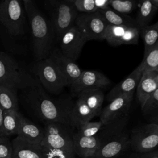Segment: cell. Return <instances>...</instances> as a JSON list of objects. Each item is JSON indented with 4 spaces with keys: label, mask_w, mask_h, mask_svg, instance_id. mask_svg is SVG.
Masks as SVG:
<instances>
[{
    "label": "cell",
    "mask_w": 158,
    "mask_h": 158,
    "mask_svg": "<svg viewBox=\"0 0 158 158\" xmlns=\"http://www.w3.org/2000/svg\"><path fill=\"white\" fill-rule=\"evenodd\" d=\"M21 90L22 105L32 117L44 125L59 122L70 126V115L73 105L70 99L50 96L38 78L28 75Z\"/></svg>",
    "instance_id": "cell-1"
},
{
    "label": "cell",
    "mask_w": 158,
    "mask_h": 158,
    "mask_svg": "<svg viewBox=\"0 0 158 158\" xmlns=\"http://www.w3.org/2000/svg\"><path fill=\"white\" fill-rule=\"evenodd\" d=\"M31 29L33 50L36 61L49 57L53 49L56 36L52 24L38 9L32 0L24 2Z\"/></svg>",
    "instance_id": "cell-2"
},
{
    "label": "cell",
    "mask_w": 158,
    "mask_h": 158,
    "mask_svg": "<svg viewBox=\"0 0 158 158\" xmlns=\"http://www.w3.org/2000/svg\"><path fill=\"white\" fill-rule=\"evenodd\" d=\"M36 62L33 70L42 87L50 94H60L67 83L56 64L49 57Z\"/></svg>",
    "instance_id": "cell-3"
},
{
    "label": "cell",
    "mask_w": 158,
    "mask_h": 158,
    "mask_svg": "<svg viewBox=\"0 0 158 158\" xmlns=\"http://www.w3.org/2000/svg\"><path fill=\"white\" fill-rule=\"evenodd\" d=\"M48 4L56 40L59 41L61 35L75 25L78 12L74 4L65 0H49Z\"/></svg>",
    "instance_id": "cell-4"
},
{
    "label": "cell",
    "mask_w": 158,
    "mask_h": 158,
    "mask_svg": "<svg viewBox=\"0 0 158 158\" xmlns=\"http://www.w3.org/2000/svg\"><path fill=\"white\" fill-rule=\"evenodd\" d=\"M21 1L2 0L0 4V23L12 36L25 33V19Z\"/></svg>",
    "instance_id": "cell-5"
},
{
    "label": "cell",
    "mask_w": 158,
    "mask_h": 158,
    "mask_svg": "<svg viewBox=\"0 0 158 158\" xmlns=\"http://www.w3.org/2000/svg\"><path fill=\"white\" fill-rule=\"evenodd\" d=\"M72 128L69 125L59 122L44 125V136L41 144L50 148L73 151Z\"/></svg>",
    "instance_id": "cell-6"
},
{
    "label": "cell",
    "mask_w": 158,
    "mask_h": 158,
    "mask_svg": "<svg viewBox=\"0 0 158 158\" xmlns=\"http://www.w3.org/2000/svg\"><path fill=\"white\" fill-rule=\"evenodd\" d=\"M130 148L139 152L158 149V123L150 122L133 129L130 133Z\"/></svg>",
    "instance_id": "cell-7"
},
{
    "label": "cell",
    "mask_w": 158,
    "mask_h": 158,
    "mask_svg": "<svg viewBox=\"0 0 158 158\" xmlns=\"http://www.w3.org/2000/svg\"><path fill=\"white\" fill-rule=\"evenodd\" d=\"M75 25L87 42L105 40L107 24L97 11L91 13L78 12Z\"/></svg>",
    "instance_id": "cell-8"
},
{
    "label": "cell",
    "mask_w": 158,
    "mask_h": 158,
    "mask_svg": "<svg viewBox=\"0 0 158 158\" xmlns=\"http://www.w3.org/2000/svg\"><path fill=\"white\" fill-rule=\"evenodd\" d=\"M27 74L24 73L17 62L7 54L0 51V85H6L21 89Z\"/></svg>",
    "instance_id": "cell-9"
},
{
    "label": "cell",
    "mask_w": 158,
    "mask_h": 158,
    "mask_svg": "<svg viewBox=\"0 0 158 158\" xmlns=\"http://www.w3.org/2000/svg\"><path fill=\"white\" fill-rule=\"evenodd\" d=\"M59 42L62 53L76 61L79 58L83 47L87 41L74 25L61 35Z\"/></svg>",
    "instance_id": "cell-10"
},
{
    "label": "cell",
    "mask_w": 158,
    "mask_h": 158,
    "mask_svg": "<svg viewBox=\"0 0 158 158\" xmlns=\"http://www.w3.org/2000/svg\"><path fill=\"white\" fill-rule=\"evenodd\" d=\"M134 94H127L118 96L110 101L100 114V121L103 125L108 124L128 115Z\"/></svg>",
    "instance_id": "cell-11"
},
{
    "label": "cell",
    "mask_w": 158,
    "mask_h": 158,
    "mask_svg": "<svg viewBox=\"0 0 158 158\" xmlns=\"http://www.w3.org/2000/svg\"><path fill=\"white\" fill-rule=\"evenodd\" d=\"M110 80L97 70H83L80 76L70 86L72 94L76 96L83 90L91 88H106Z\"/></svg>",
    "instance_id": "cell-12"
},
{
    "label": "cell",
    "mask_w": 158,
    "mask_h": 158,
    "mask_svg": "<svg viewBox=\"0 0 158 158\" xmlns=\"http://www.w3.org/2000/svg\"><path fill=\"white\" fill-rule=\"evenodd\" d=\"M128 148H130V134L123 130L102 142L94 158H117Z\"/></svg>",
    "instance_id": "cell-13"
},
{
    "label": "cell",
    "mask_w": 158,
    "mask_h": 158,
    "mask_svg": "<svg viewBox=\"0 0 158 158\" xmlns=\"http://www.w3.org/2000/svg\"><path fill=\"white\" fill-rule=\"evenodd\" d=\"M139 28L137 27L107 25L105 40L112 46L136 44L139 38Z\"/></svg>",
    "instance_id": "cell-14"
},
{
    "label": "cell",
    "mask_w": 158,
    "mask_h": 158,
    "mask_svg": "<svg viewBox=\"0 0 158 158\" xmlns=\"http://www.w3.org/2000/svg\"><path fill=\"white\" fill-rule=\"evenodd\" d=\"M49 57L59 69L67 81L68 87H70L83 72L75 61L64 56L60 49L53 48Z\"/></svg>",
    "instance_id": "cell-15"
},
{
    "label": "cell",
    "mask_w": 158,
    "mask_h": 158,
    "mask_svg": "<svg viewBox=\"0 0 158 158\" xmlns=\"http://www.w3.org/2000/svg\"><path fill=\"white\" fill-rule=\"evenodd\" d=\"M143 72L144 68L141 63L124 80L111 89L107 95V100L110 102L114 98L121 95L134 94Z\"/></svg>",
    "instance_id": "cell-16"
},
{
    "label": "cell",
    "mask_w": 158,
    "mask_h": 158,
    "mask_svg": "<svg viewBox=\"0 0 158 158\" xmlns=\"http://www.w3.org/2000/svg\"><path fill=\"white\" fill-rule=\"evenodd\" d=\"M99 146L100 140L97 135L86 137L73 133V152L79 157L94 158Z\"/></svg>",
    "instance_id": "cell-17"
},
{
    "label": "cell",
    "mask_w": 158,
    "mask_h": 158,
    "mask_svg": "<svg viewBox=\"0 0 158 158\" xmlns=\"http://www.w3.org/2000/svg\"><path fill=\"white\" fill-rule=\"evenodd\" d=\"M157 74L158 70L143 72L136 89V97L141 109L143 108L146 101L152 94L158 88Z\"/></svg>",
    "instance_id": "cell-18"
},
{
    "label": "cell",
    "mask_w": 158,
    "mask_h": 158,
    "mask_svg": "<svg viewBox=\"0 0 158 158\" xmlns=\"http://www.w3.org/2000/svg\"><path fill=\"white\" fill-rule=\"evenodd\" d=\"M11 158H43V146L41 144L29 142L18 136L12 140Z\"/></svg>",
    "instance_id": "cell-19"
},
{
    "label": "cell",
    "mask_w": 158,
    "mask_h": 158,
    "mask_svg": "<svg viewBox=\"0 0 158 158\" xmlns=\"http://www.w3.org/2000/svg\"><path fill=\"white\" fill-rule=\"evenodd\" d=\"M17 136L29 142L41 144L44 136V131L43 129L20 114Z\"/></svg>",
    "instance_id": "cell-20"
},
{
    "label": "cell",
    "mask_w": 158,
    "mask_h": 158,
    "mask_svg": "<svg viewBox=\"0 0 158 158\" xmlns=\"http://www.w3.org/2000/svg\"><path fill=\"white\" fill-rule=\"evenodd\" d=\"M96 114L80 98L73 103L70 115V126L78 129L83 124L89 122Z\"/></svg>",
    "instance_id": "cell-21"
},
{
    "label": "cell",
    "mask_w": 158,
    "mask_h": 158,
    "mask_svg": "<svg viewBox=\"0 0 158 158\" xmlns=\"http://www.w3.org/2000/svg\"><path fill=\"white\" fill-rule=\"evenodd\" d=\"M96 11L102 17L107 25H125L137 27L135 19L130 16L118 12L110 7L102 9H98Z\"/></svg>",
    "instance_id": "cell-22"
},
{
    "label": "cell",
    "mask_w": 158,
    "mask_h": 158,
    "mask_svg": "<svg viewBox=\"0 0 158 158\" xmlns=\"http://www.w3.org/2000/svg\"><path fill=\"white\" fill-rule=\"evenodd\" d=\"M77 97L81 98L96 116L99 115L104 99V94L102 89H87L80 93Z\"/></svg>",
    "instance_id": "cell-23"
},
{
    "label": "cell",
    "mask_w": 158,
    "mask_h": 158,
    "mask_svg": "<svg viewBox=\"0 0 158 158\" xmlns=\"http://www.w3.org/2000/svg\"><path fill=\"white\" fill-rule=\"evenodd\" d=\"M158 8L151 0H138V12L135 20L139 28L148 25Z\"/></svg>",
    "instance_id": "cell-24"
},
{
    "label": "cell",
    "mask_w": 158,
    "mask_h": 158,
    "mask_svg": "<svg viewBox=\"0 0 158 158\" xmlns=\"http://www.w3.org/2000/svg\"><path fill=\"white\" fill-rule=\"evenodd\" d=\"M17 89L14 86L0 85V106L3 110L19 111Z\"/></svg>",
    "instance_id": "cell-25"
},
{
    "label": "cell",
    "mask_w": 158,
    "mask_h": 158,
    "mask_svg": "<svg viewBox=\"0 0 158 158\" xmlns=\"http://www.w3.org/2000/svg\"><path fill=\"white\" fill-rule=\"evenodd\" d=\"M20 113L14 110H4L2 117L3 136H10L17 134Z\"/></svg>",
    "instance_id": "cell-26"
},
{
    "label": "cell",
    "mask_w": 158,
    "mask_h": 158,
    "mask_svg": "<svg viewBox=\"0 0 158 158\" xmlns=\"http://www.w3.org/2000/svg\"><path fill=\"white\" fill-rule=\"evenodd\" d=\"M139 35L144 41L146 54L158 43V21L151 25H146L139 28Z\"/></svg>",
    "instance_id": "cell-27"
},
{
    "label": "cell",
    "mask_w": 158,
    "mask_h": 158,
    "mask_svg": "<svg viewBox=\"0 0 158 158\" xmlns=\"http://www.w3.org/2000/svg\"><path fill=\"white\" fill-rule=\"evenodd\" d=\"M141 110L151 123H158V88L148 99Z\"/></svg>",
    "instance_id": "cell-28"
},
{
    "label": "cell",
    "mask_w": 158,
    "mask_h": 158,
    "mask_svg": "<svg viewBox=\"0 0 158 158\" xmlns=\"http://www.w3.org/2000/svg\"><path fill=\"white\" fill-rule=\"evenodd\" d=\"M109 7L118 12L127 15L138 7V0H109Z\"/></svg>",
    "instance_id": "cell-29"
},
{
    "label": "cell",
    "mask_w": 158,
    "mask_h": 158,
    "mask_svg": "<svg viewBox=\"0 0 158 158\" xmlns=\"http://www.w3.org/2000/svg\"><path fill=\"white\" fill-rule=\"evenodd\" d=\"M144 71L158 70V43L146 54L141 62Z\"/></svg>",
    "instance_id": "cell-30"
},
{
    "label": "cell",
    "mask_w": 158,
    "mask_h": 158,
    "mask_svg": "<svg viewBox=\"0 0 158 158\" xmlns=\"http://www.w3.org/2000/svg\"><path fill=\"white\" fill-rule=\"evenodd\" d=\"M102 126L103 124L100 120L97 122H93L91 120L81 125L77 129V132L80 135L86 137H91L97 135Z\"/></svg>",
    "instance_id": "cell-31"
},
{
    "label": "cell",
    "mask_w": 158,
    "mask_h": 158,
    "mask_svg": "<svg viewBox=\"0 0 158 158\" xmlns=\"http://www.w3.org/2000/svg\"><path fill=\"white\" fill-rule=\"evenodd\" d=\"M43 158H75L73 151H65L60 149L50 148L43 146Z\"/></svg>",
    "instance_id": "cell-32"
},
{
    "label": "cell",
    "mask_w": 158,
    "mask_h": 158,
    "mask_svg": "<svg viewBox=\"0 0 158 158\" xmlns=\"http://www.w3.org/2000/svg\"><path fill=\"white\" fill-rule=\"evenodd\" d=\"M12 144L9 136H0V158H11Z\"/></svg>",
    "instance_id": "cell-33"
},
{
    "label": "cell",
    "mask_w": 158,
    "mask_h": 158,
    "mask_svg": "<svg viewBox=\"0 0 158 158\" xmlns=\"http://www.w3.org/2000/svg\"><path fill=\"white\" fill-rule=\"evenodd\" d=\"M74 5L78 12L91 13L97 10L94 0H75Z\"/></svg>",
    "instance_id": "cell-34"
},
{
    "label": "cell",
    "mask_w": 158,
    "mask_h": 158,
    "mask_svg": "<svg viewBox=\"0 0 158 158\" xmlns=\"http://www.w3.org/2000/svg\"><path fill=\"white\" fill-rule=\"evenodd\" d=\"M127 158H158V149L149 152H135L130 153Z\"/></svg>",
    "instance_id": "cell-35"
},
{
    "label": "cell",
    "mask_w": 158,
    "mask_h": 158,
    "mask_svg": "<svg viewBox=\"0 0 158 158\" xmlns=\"http://www.w3.org/2000/svg\"><path fill=\"white\" fill-rule=\"evenodd\" d=\"M109 0H94L96 9H102L109 7Z\"/></svg>",
    "instance_id": "cell-36"
},
{
    "label": "cell",
    "mask_w": 158,
    "mask_h": 158,
    "mask_svg": "<svg viewBox=\"0 0 158 158\" xmlns=\"http://www.w3.org/2000/svg\"><path fill=\"white\" fill-rule=\"evenodd\" d=\"M3 109L0 106V135L3 136L2 131V117H3Z\"/></svg>",
    "instance_id": "cell-37"
},
{
    "label": "cell",
    "mask_w": 158,
    "mask_h": 158,
    "mask_svg": "<svg viewBox=\"0 0 158 158\" xmlns=\"http://www.w3.org/2000/svg\"><path fill=\"white\" fill-rule=\"evenodd\" d=\"M151 2L153 3V4L158 8V0H151Z\"/></svg>",
    "instance_id": "cell-38"
},
{
    "label": "cell",
    "mask_w": 158,
    "mask_h": 158,
    "mask_svg": "<svg viewBox=\"0 0 158 158\" xmlns=\"http://www.w3.org/2000/svg\"><path fill=\"white\" fill-rule=\"evenodd\" d=\"M65 1H67L70 3H72V4H74V2L75 1V0H65Z\"/></svg>",
    "instance_id": "cell-39"
},
{
    "label": "cell",
    "mask_w": 158,
    "mask_h": 158,
    "mask_svg": "<svg viewBox=\"0 0 158 158\" xmlns=\"http://www.w3.org/2000/svg\"><path fill=\"white\" fill-rule=\"evenodd\" d=\"M23 2H27V1H30V0H22Z\"/></svg>",
    "instance_id": "cell-40"
},
{
    "label": "cell",
    "mask_w": 158,
    "mask_h": 158,
    "mask_svg": "<svg viewBox=\"0 0 158 158\" xmlns=\"http://www.w3.org/2000/svg\"><path fill=\"white\" fill-rule=\"evenodd\" d=\"M157 82H158V74H157Z\"/></svg>",
    "instance_id": "cell-41"
},
{
    "label": "cell",
    "mask_w": 158,
    "mask_h": 158,
    "mask_svg": "<svg viewBox=\"0 0 158 158\" xmlns=\"http://www.w3.org/2000/svg\"><path fill=\"white\" fill-rule=\"evenodd\" d=\"M2 136V135H0V136Z\"/></svg>",
    "instance_id": "cell-42"
}]
</instances>
